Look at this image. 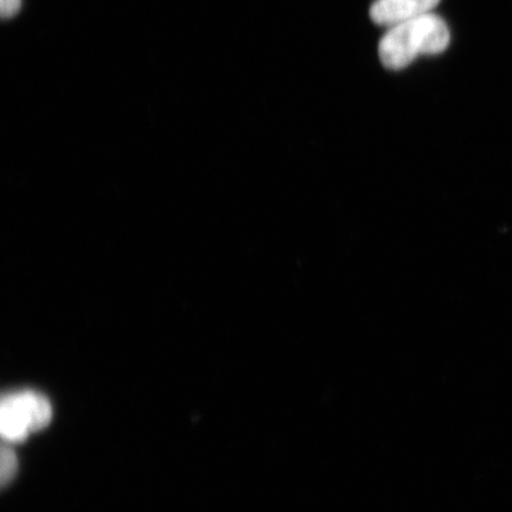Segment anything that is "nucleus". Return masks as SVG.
I'll list each match as a JSON object with an SVG mask.
<instances>
[{"mask_svg":"<svg viewBox=\"0 0 512 512\" xmlns=\"http://www.w3.org/2000/svg\"><path fill=\"white\" fill-rule=\"evenodd\" d=\"M450 42L444 19L431 12L388 28L380 41L379 55L384 67L399 70L420 55L444 53Z\"/></svg>","mask_w":512,"mask_h":512,"instance_id":"f257e3e1","label":"nucleus"},{"mask_svg":"<svg viewBox=\"0 0 512 512\" xmlns=\"http://www.w3.org/2000/svg\"><path fill=\"white\" fill-rule=\"evenodd\" d=\"M439 3L440 0H375L370 16L377 25L390 28L409 19L431 14Z\"/></svg>","mask_w":512,"mask_h":512,"instance_id":"f03ea898","label":"nucleus"},{"mask_svg":"<svg viewBox=\"0 0 512 512\" xmlns=\"http://www.w3.org/2000/svg\"><path fill=\"white\" fill-rule=\"evenodd\" d=\"M0 431L11 443H21L31 433L21 393L4 396L0 408Z\"/></svg>","mask_w":512,"mask_h":512,"instance_id":"7ed1b4c3","label":"nucleus"},{"mask_svg":"<svg viewBox=\"0 0 512 512\" xmlns=\"http://www.w3.org/2000/svg\"><path fill=\"white\" fill-rule=\"evenodd\" d=\"M25 412H27L30 432L43 430L49 425L53 411L50 402L43 395L31 392H21Z\"/></svg>","mask_w":512,"mask_h":512,"instance_id":"20e7f679","label":"nucleus"},{"mask_svg":"<svg viewBox=\"0 0 512 512\" xmlns=\"http://www.w3.org/2000/svg\"><path fill=\"white\" fill-rule=\"evenodd\" d=\"M18 471V460L16 453L8 445L2 447L0 452V484L6 486L12 482Z\"/></svg>","mask_w":512,"mask_h":512,"instance_id":"39448f33","label":"nucleus"},{"mask_svg":"<svg viewBox=\"0 0 512 512\" xmlns=\"http://www.w3.org/2000/svg\"><path fill=\"white\" fill-rule=\"evenodd\" d=\"M22 0H0L3 19L14 17L21 10Z\"/></svg>","mask_w":512,"mask_h":512,"instance_id":"423d86ee","label":"nucleus"}]
</instances>
